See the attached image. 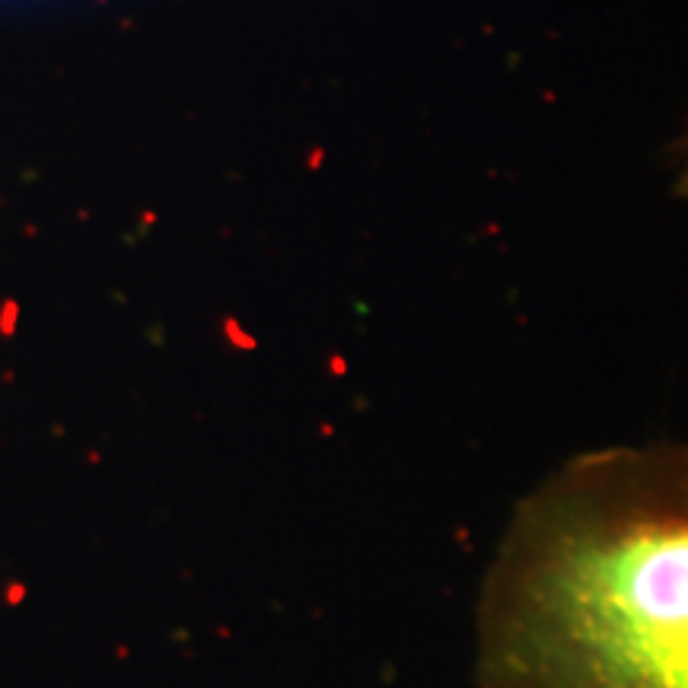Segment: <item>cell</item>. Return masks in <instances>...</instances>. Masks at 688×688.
I'll use <instances>...</instances> for the list:
<instances>
[{
	"label": "cell",
	"mask_w": 688,
	"mask_h": 688,
	"mask_svg": "<svg viewBox=\"0 0 688 688\" xmlns=\"http://www.w3.org/2000/svg\"><path fill=\"white\" fill-rule=\"evenodd\" d=\"M478 688H688V459H567L513 510L475 602Z\"/></svg>",
	"instance_id": "cell-1"
}]
</instances>
